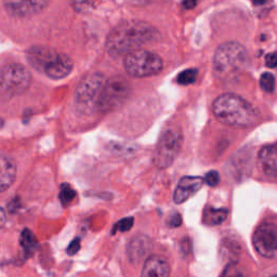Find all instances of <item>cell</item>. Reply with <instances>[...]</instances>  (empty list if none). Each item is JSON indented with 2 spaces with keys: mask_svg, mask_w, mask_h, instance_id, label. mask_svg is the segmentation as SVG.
Returning a JSON list of instances; mask_svg holds the SVG:
<instances>
[{
  "mask_svg": "<svg viewBox=\"0 0 277 277\" xmlns=\"http://www.w3.org/2000/svg\"><path fill=\"white\" fill-rule=\"evenodd\" d=\"M124 67L128 75L135 78H145L162 72L164 63L158 54L139 49L125 55Z\"/></svg>",
  "mask_w": 277,
  "mask_h": 277,
  "instance_id": "cell-4",
  "label": "cell"
},
{
  "mask_svg": "<svg viewBox=\"0 0 277 277\" xmlns=\"http://www.w3.org/2000/svg\"><path fill=\"white\" fill-rule=\"evenodd\" d=\"M266 64H267V66L270 68L277 67V51L276 52L269 53L266 56Z\"/></svg>",
  "mask_w": 277,
  "mask_h": 277,
  "instance_id": "cell-27",
  "label": "cell"
},
{
  "mask_svg": "<svg viewBox=\"0 0 277 277\" xmlns=\"http://www.w3.org/2000/svg\"><path fill=\"white\" fill-rule=\"evenodd\" d=\"M141 277H170V267L164 258L152 256L144 262Z\"/></svg>",
  "mask_w": 277,
  "mask_h": 277,
  "instance_id": "cell-13",
  "label": "cell"
},
{
  "mask_svg": "<svg viewBox=\"0 0 277 277\" xmlns=\"http://www.w3.org/2000/svg\"><path fill=\"white\" fill-rule=\"evenodd\" d=\"M181 223H182V218H181V216L178 215V214L173 215L170 219V221H169V225L171 228H178V227H180V225H181Z\"/></svg>",
  "mask_w": 277,
  "mask_h": 277,
  "instance_id": "cell-28",
  "label": "cell"
},
{
  "mask_svg": "<svg viewBox=\"0 0 277 277\" xmlns=\"http://www.w3.org/2000/svg\"><path fill=\"white\" fill-rule=\"evenodd\" d=\"M73 69V61L70 57L64 53H56L47 68L44 74L53 79H62L66 77Z\"/></svg>",
  "mask_w": 277,
  "mask_h": 277,
  "instance_id": "cell-12",
  "label": "cell"
},
{
  "mask_svg": "<svg viewBox=\"0 0 277 277\" xmlns=\"http://www.w3.org/2000/svg\"><path fill=\"white\" fill-rule=\"evenodd\" d=\"M31 81L29 70L22 64H8L0 69V98L11 99L24 93Z\"/></svg>",
  "mask_w": 277,
  "mask_h": 277,
  "instance_id": "cell-3",
  "label": "cell"
},
{
  "mask_svg": "<svg viewBox=\"0 0 277 277\" xmlns=\"http://www.w3.org/2000/svg\"><path fill=\"white\" fill-rule=\"evenodd\" d=\"M251 1H253L255 4H257V5H261V4H263V3H266V1L267 0H251Z\"/></svg>",
  "mask_w": 277,
  "mask_h": 277,
  "instance_id": "cell-31",
  "label": "cell"
},
{
  "mask_svg": "<svg viewBox=\"0 0 277 277\" xmlns=\"http://www.w3.org/2000/svg\"><path fill=\"white\" fill-rule=\"evenodd\" d=\"M80 249V240L79 238H75V240L68 245L67 247V254L69 256H74L78 253Z\"/></svg>",
  "mask_w": 277,
  "mask_h": 277,
  "instance_id": "cell-26",
  "label": "cell"
},
{
  "mask_svg": "<svg viewBox=\"0 0 277 277\" xmlns=\"http://www.w3.org/2000/svg\"><path fill=\"white\" fill-rule=\"evenodd\" d=\"M221 277H249V276L243 269L238 267L237 264L230 263L228 264V267L224 269Z\"/></svg>",
  "mask_w": 277,
  "mask_h": 277,
  "instance_id": "cell-21",
  "label": "cell"
},
{
  "mask_svg": "<svg viewBox=\"0 0 277 277\" xmlns=\"http://www.w3.org/2000/svg\"><path fill=\"white\" fill-rule=\"evenodd\" d=\"M20 244L24 251L28 255H31L35 253V250L38 247V243L36 240V236L34 235L33 232L28 229H25L20 237Z\"/></svg>",
  "mask_w": 277,
  "mask_h": 277,
  "instance_id": "cell-18",
  "label": "cell"
},
{
  "mask_svg": "<svg viewBox=\"0 0 277 277\" xmlns=\"http://www.w3.org/2000/svg\"><path fill=\"white\" fill-rule=\"evenodd\" d=\"M197 78V70L194 68L185 69L183 72L180 73L177 77V81L180 85H191V83H194Z\"/></svg>",
  "mask_w": 277,
  "mask_h": 277,
  "instance_id": "cell-20",
  "label": "cell"
},
{
  "mask_svg": "<svg viewBox=\"0 0 277 277\" xmlns=\"http://www.w3.org/2000/svg\"><path fill=\"white\" fill-rule=\"evenodd\" d=\"M72 4L76 11L85 12L92 4V0H72Z\"/></svg>",
  "mask_w": 277,
  "mask_h": 277,
  "instance_id": "cell-24",
  "label": "cell"
},
{
  "mask_svg": "<svg viewBox=\"0 0 277 277\" xmlns=\"http://www.w3.org/2000/svg\"><path fill=\"white\" fill-rule=\"evenodd\" d=\"M75 197H76V192L74 191L72 186L68 184H62L60 186L59 198L63 206H67L68 204L72 203Z\"/></svg>",
  "mask_w": 277,
  "mask_h": 277,
  "instance_id": "cell-19",
  "label": "cell"
},
{
  "mask_svg": "<svg viewBox=\"0 0 277 277\" xmlns=\"http://www.w3.org/2000/svg\"><path fill=\"white\" fill-rule=\"evenodd\" d=\"M16 177V166L13 159L0 154V193L8 190Z\"/></svg>",
  "mask_w": 277,
  "mask_h": 277,
  "instance_id": "cell-16",
  "label": "cell"
},
{
  "mask_svg": "<svg viewBox=\"0 0 277 277\" xmlns=\"http://www.w3.org/2000/svg\"><path fill=\"white\" fill-rule=\"evenodd\" d=\"M229 211L225 208L207 207L204 211V222L209 225H218L228 218Z\"/></svg>",
  "mask_w": 277,
  "mask_h": 277,
  "instance_id": "cell-17",
  "label": "cell"
},
{
  "mask_svg": "<svg viewBox=\"0 0 277 277\" xmlns=\"http://www.w3.org/2000/svg\"><path fill=\"white\" fill-rule=\"evenodd\" d=\"M259 166L269 177H277V143L264 146L259 153Z\"/></svg>",
  "mask_w": 277,
  "mask_h": 277,
  "instance_id": "cell-14",
  "label": "cell"
},
{
  "mask_svg": "<svg viewBox=\"0 0 277 277\" xmlns=\"http://www.w3.org/2000/svg\"><path fill=\"white\" fill-rule=\"evenodd\" d=\"M133 218H126L120 220L117 224L114 227V233L116 231L119 232H127L133 227Z\"/></svg>",
  "mask_w": 277,
  "mask_h": 277,
  "instance_id": "cell-23",
  "label": "cell"
},
{
  "mask_svg": "<svg viewBox=\"0 0 277 277\" xmlns=\"http://www.w3.org/2000/svg\"><path fill=\"white\" fill-rule=\"evenodd\" d=\"M204 179L199 177H183L179 181L173 195L175 203L182 204L186 202L202 189Z\"/></svg>",
  "mask_w": 277,
  "mask_h": 277,
  "instance_id": "cell-11",
  "label": "cell"
},
{
  "mask_svg": "<svg viewBox=\"0 0 277 277\" xmlns=\"http://www.w3.org/2000/svg\"><path fill=\"white\" fill-rule=\"evenodd\" d=\"M158 37V31L151 24L143 21H125L118 24L106 41L107 52L111 56L118 57L149 44Z\"/></svg>",
  "mask_w": 277,
  "mask_h": 277,
  "instance_id": "cell-1",
  "label": "cell"
},
{
  "mask_svg": "<svg viewBox=\"0 0 277 277\" xmlns=\"http://www.w3.org/2000/svg\"><path fill=\"white\" fill-rule=\"evenodd\" d=\"M50 0H3L4 7L11 14L16 16H30L47 7Z\"/></svg>",
  "mask_w": 277,
  "mask_h": 277,
  "instance_id": "cell-10",
  "label": "cell"
},
{
  "mask_svg": "<svg viewBox=\"0 0 277 277\" xmlns=\"http://www.w3.org/2000/svg\"><path fill=\"white\" fill-rule=\"evenodd\" d=\"M5 221H7V216H5V212L2 208H0V228H2Z\"/></svg>",
  "mask_w": 277,
  "mask_h": 277,
  "instance_id": "cell-30",
  "label": "cell"
},
{
  "mask_svg": "<svg viewBox=\"0 0 277 277\" xmlns=\"http://www.w3.org/2000/svg\"><path fill=\"white\" fill-rule=\"evenodd\" d=\"M272 277H277V275H274V276H272Z\"/></svg>",
  "mask_w": 277,
  "mask_h": 277,
  "instance_id": "cell-32",
  "label": "cell"
},
{
  "mask_svg": "<svg viewBox=\"0 0 277 277\" xmlns=\"http://www.w3.org/2000/svg\"><path fill=\"white\" fill-rule=\"evenodd\" d=\"M247 61V52L238 42H225L216 51L214 68L219 74H229L242 68Z\"/></svg>",
  "mask_w": 277,
  "mask_h": 277,
  "instance_id": "cell-7",
  "label": "cell"
},
{
  "mask_svg": "<svg viewBox=\"0 0 277 277\" xmlns=\"http://www.w3.org/2000/svg\"><path fill=\"white\" fill-rule=\"evenodd\" d=\"M197 0H182V5L183 8L186 10H191L194 7H196Z\"/></svg>",
  "mask_w": 277,
  "mask_h": 277,
  "instance_id": "cell-29",
  "label": "cell"
},
{
  "mask_svg": "<svg viewBox=\"0 0 277 277\" xmlns=\"http://www.w3.org/2000/svg\"><path fill=\"white\" fill-rule=\"evenodd\" d=\"M204 182L207 183L209 186H216L220 182V176H219V173L217 171H209L207 175H206L205 179H204Z\"/></svg>",
  "mask_w": 277,
  "mask_h": 277,
  "instance_id": "cell-25",
  "label": "cell"
},
{
  "mask_svg": "<svg viewBox=\"0 0 277 277\" xmlns=\"http://www.w3.org/2000/svg\"><path fill=\"white\" fill-rule=\"evenodd\" d=\"M260 86L268 93H272L275 89V78L271 73H264L261 75Z\"/></svg>",
  "mask_w": 277,
  "mask_h": 277,
  "instance_id": "cell-22",
  "label": "cell"
},
{
  "mask_svg": "<svg viewBox=\"0 0 277 277\" xmlns=\"http://www.w3.org/2000/svg\"><path fill=\"white\" fill-rule=\"evenodd\" d=\"M182 132L178 128H167L162 132L154 152L153 160L159 169H166L172 165L181 150Z\"/></svg>",
  "mask_w": 277,
  "mask_h": 277,
  "instance_id": "cell-6",
  "label": "cell"
},
{
  "mask_svg": "<svg viewBox=\"0 0 277 277\" xmlns=\"http://www.w3.org/2000/svg\"><path fill=\"white\" fill-rule=\"evenodd\" d=\"M130 91V85L125 78L120 76L112 77L103 85L96 107L102 113L113 112L127 101Z\"/></svg>",
  "mask_w": 277,
  "mask_h": 277,
  "instance_id": "cell-5",
  "label": "cell"
},
{
  "mask_svg": "<svg viewBox=\"0 0 277 277\" xmlns=\"http://www.w3.org/2000/svg\"><path fill=\"white\" fill-rule=\"evenodd\" d=\"M104 82V77L100 73L90 74L80 81L76 89L75 100L81 111L89 113L96 107V102Z\"/></svg>",
  "mask_w": 277,
  "mask_h": 277,
  "instance_id": "cell-8",
  "label": "cell"
},
{
  "mask_svg": "<svg viewBox=\"0 0 277 277\" xmlns=\"http://www.w3.org/2000/svg\"><path fill=\"white\" fill-rule=\"evenodd\" d=\"M212 111L219 121L235 128H249L259 118L257 109L242 96L225 93L215 100Z\"/></svg>",
  "mask_w": 277,
  "mask_h": 277,
  "instance_id": "cell-2",
  "label": "cell"
},
{
  "mask_svg": "<svg viewBox=\"0 0 277 277\" xmlns=\"http://www.w3.org/2000/svg\"><path fill=\"white\" fill-rule=\"evenodd\" d=\"M257 253L268 259L277 258V225L263 223L258 228L253 238Z\"/></svg>",
  "mask_w": 277,
  "mask_h": 277,
  "instance_id": "cell-9",
  "label": "cell"
},
{
  "mask_svg": "<svg viewBox=\"0 0 277 277\" xmlns=\"http://www.w3.org/2000/svg\"><path fill=\"white\" fill-rule=\"evenodd\" d=\"M55 55V51L46 47H33L27 51V59L30 65L42 73H44V69Z\"/></svg>",
  "mask_w": 277,
  "mask_h": 277,
  "instance_id": "cell-15",
  "label": "cell"
}]
</instances>
